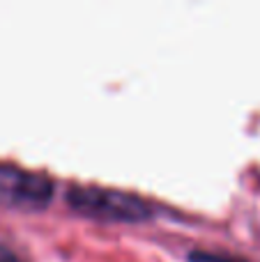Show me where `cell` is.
I'll return each instance as SVG.
<instances>
[{"label": "cell", "instance_id": "277c9868", "mask_svg": "<svg viewBox=\"0 0 260 262\" xmlns=\"http://www.w3.org/2000/svg\"><path fill=\"white\" fill-rule=\"evenodd\" d=\"M0 262H23L21 255L16 253V251H12L9 246L0 244Z\"/></svg>", "mask_w": 260, "mask_h": 262}, {"label": "cell", "instance_id": "6da1fadb", "mask_svg": "<svg viewBox=\"0 0 260 262\" xmlns=\"http://www.w3.org/2000/svg\"><path fill=\"white\" fill-rule=\"evenodd\" d=\"M67 203L74 212L97 221L138 223L152 216V207L141 195L124 193L101 186H74L67 193Z\"/></svg>", "mask_w": 260, "mask_h": 262}, {"label": "cell", "instance_id": "3957f363", "mask_svg": "<svg viewBox=\"0 0 260 262\" xmlns=\"http://www.w3.org/2000/svg\"><path fill=\"white\" fill-rule=\"evenodd\" d=\"M191 262H244L242 258H235V255H224V253H210V251H193L189 253Z\"/></svg>", "mask_w": 260, "mask_h": 262}, {"label": "cell", "instance_id": "7a4b0ae2", "mask_svg": "<svg viewBox=\"0 0 260 262\" xmlns=\"http://www.w3.org/2000/svg\"><path fill=\"white\" fill-rule=\"evenodd\" d=\"M53 200V182L44 172L0 163V207L39 212Z\"/></svg>", "mask_w": 260, "mask_h": 262}]
</instances>
